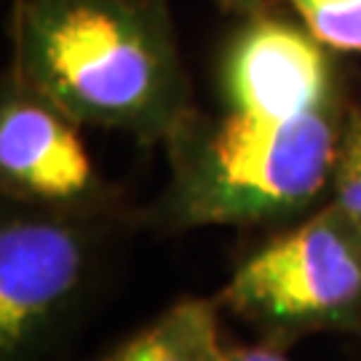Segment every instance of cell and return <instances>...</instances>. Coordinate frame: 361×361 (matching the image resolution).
<instances>
[{
  "mask_svg": "<svg viewBox=\"0 0 361 361\" xmlns=\"http://www.w3.org/2000/svg\"><path fill=\"white\" fill-rule=\"evenodd\" d=\"M11 70L78 126L166 142L190 113L166 0H16Z\"/></svg>",
  "mask_w": 361,
  "mask_h": 361,
  "instance_id": "obj_1",
  "label": "cell"
},
{
  "mask_svg": "<svg viewBox=\"0 0 361 361\" xmlns=\"http://www.w3.org/2000/svg\"><path fill=\"white\" fill-rule=\"evenodd\" d=\"M350 102L316 110L219 102L190 113L164 142L169 182L147 225L188 233L209 225H289L329 195Z\"/></svg>",
  "mask_w": 361,
  "mask_h": 361,
  "instance_id": "obj_2",
  "label": "cell"
},
{
  "mask_svg": "<svg viewBox=\"0 0 361 361\" xmlns=\"http://www.w3.org/2000/svg\"><path fill=\"white\" fill-rule=\"evenodd\" d=\"M217 302L281 350L322 332L361 337V228L326 201L249 252Z\"/></svg>",
  "mask_w": 361,
  "mask_h": 361,
  "instance_id": "obj_3",
  "label": "cell"
},
{
  "mask_svg": "<svg viewBox=\"0 0 361 361\" xmlns=\"http://www.w3.org/2000/svg\"><path fill=\"white\" fill-rule=\"evenodd\" d=\"M113 209L0 207V361H46L89 297Z\"/></svg>",
  "mask_w": 361,
  "mask_h": 361,
  "instance_id": "obj_4",
  "label": "cell"
},
{
  "mask_svg": "<svg viewBox=\"0 0 361 361\" xmlns=\"http://www.w3.org/2000/svg\"><path fill=\"white\" fill-rule=\"evenodd\" d=\"M0 193L32 207H118L116 190L94 166L75 121L13 70L0 89Z\"/></svg>",
  "mask_w": 361,
  "mask_h": 361,
  "instance_id": "obj_5",
  "label": "cell"
},
{
  "mask_svg": "<svg viewBox=\"0 0 361 361\" xmlns=\"http://www.w3.org/2000/svg\"><path fill=\"white\" fill-rule=\"evenodd\" d=\"M219 313L217 300H177L99 361H219L225 350Z\"/></svg>",
  "mask_w": 361,
  "mask_h": 361,
  "instance_id": "obj_6",
  "label": "cell"
},
{
  "mask_svg": "<svg viewBox=\"0 0 361 361\" xmlns=\"http://www.w3.org/2000/svg\"><path fill=\"white\" fill-rule=\"evenodd\" d=\"M310 35L337 54H361V0H286Z\"/></svg>",
  "mask_w": 361,
  "mask_h": 361,
  "instance_id": "obj_7",
  "label": "cell"
},
{
  "mask_svg": "<svg viewBox=\"0 0 361 361\" xmlns=\"http://www.w3.org/2000/svg\"><path fill=\"white\" fill-rule=\"evenodd\" d=\"M326 201L345 212L361 228V104L356 102L350 104L340 134Z\"/></svg>",
  "mask_w": 361,
  "mask_h": 361,
  "instance_id": "obj_8",
  "label": "cell"
},
{
  "mask_svg": "<svg viewBox=\"0 0 361 361\" xmlns=\"http://www.w3.org/2000/svg\"><path fill=\"white\" fill-rule=\"evenodd\" d=\"M219 361H289L281 348H273L268 343L259 345H225Z\"/></svg>",
  "mask_w": 361,
  "mask_h": 361,
  "instance_id": "obj_9",
  "label": "cell"
},
{
  "mask_svg": "<svg viewBox=\"0 0 361 361\" xmlns=\"http://www.w3.org/2000/svg\"><path fill=\"white\" fill-rule=\"evenodd\" d=\"M214 3H217L222 11L233 13L238 19H246V16L262 11L268 6V0H214Z\"/></svg>",
  "mask_w": 361,
  "mask_h": 361,
  "instance_id": "obj_10",
  "label": "cell"
}]
</instances>
